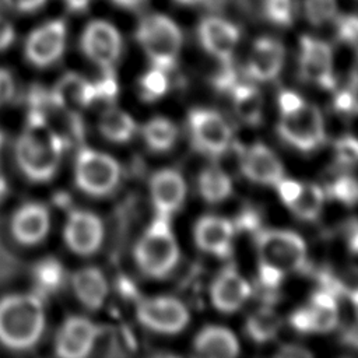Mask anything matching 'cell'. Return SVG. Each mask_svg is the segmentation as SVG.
<instances>
[{
  "label": "cell",
  "mask_w": 358,
  "mask_h": 358,
  "mask_svg": "<svg viewBox=\"0 0 358 358\" xmlns=\"http://www.w3.org/2000/svg\"><path fill=\"white\" fill-rule=\"evenodd\" d=\"M275 186H277V190H278V194H280L281 200L288 206L298 196L302 183L296 182V180H292V179H284L282 178Z\"/></svg>",
  "instance_id": "obj_43"
},
{
  "label": "cell",
  "mask_w": 358,
  "mask_h": 358,
  "mask_svg": "<svg viewBox=\"0 0 358 358\" xmlns=\"http://www.w3.org/2000/svg\"><path fill=\"white\" fill-rule=\"evenodd\" d=\"M285 59V50L280 41L262 36L255 41L249 60L248 74L259 81H268L278 76Z\"/></svg>",
  "instance_id": "obj_18"
},
{
  "label": "cell",
  "mask_w": 358,
  "mask_h": 358,
  "mask_svg": "<svg viewBox=\"0 0 358 358\" xmlns=\"http://www.w3.org/2000/svg\"><path fill=\"white\" fill-rule=\"evenodd\" d=\"M351 80H352V85H354V88H357V90H358V53H357V57H355V62H354V66H352Z\"/></svg>",
  "instance_id": "obj_52"
},
{
  "label": "cell",
  "mask_w": 358,
  "mask_h": 358,
  "mask_svg": "<svg viewBox=\"0 0 358 358\" xmlns=\"http://www.w3.org/2000/svg\"><path fill=\"white\" fill-rule=\"evenodd\" d=\"M3 144H4V133L0 130V150L3 148Z\"/></svg>",
  "instance_id": "obj_55"
},
{
  "label": "cell",
  "mask_w": 358,
  "mask_h": 358,
  "mask_svg": "<svg viewBox=\"0 0 358 358\" xmlns=\"http://www.w3.org/2000/svg\"><path fill=\"white\" fill-rule=\"evenodd\" d=\"M330 193L336 200L352 206L358 203V180L351 176H341L331 185Z\"/></svg>",
  "instance_id": "obj_37"
},
{
  "label": "cell",
  "mask_w": 358,
  "mask_h": 358,
  "mask_svg": "<svg viewBox=\"0 0 358 358\" xmlns=\"http://www.w3.org/2000/svg\"><path fill=\"white\" fill-rule=\"evenodd\" d=\"M136 39L148 56L152 67L172 69L182 48V31L164 14H148L136 28Z\"/></svg>",
  "instance_id": "obj_3"
},
{
  "label": "cell",
  "mask_w": 358,
  "mask_h": 358,
  "mask_svg": "<svg viewBox=\"0 0 358 358\" xmlns=\"http://www.w3.org/2000/svg\"><path fill=\"white\" fill-rule=\"evenodd\" d=\"M197 35L201 46L221 63H229L239 42V28L221 17L210 15L200 21Z\"/></svg>",
  "instance_id": "obj_16"
},
{
  "label": "cell",
  "mask_w": 358,
  "mask_h": 358,
  "mask_svg": "<svg viewBox=\"0 0 358 358\" xmlns=\"http://www.w3.org/2000/svg\"><path fill=\"white\" fill-rule=\"evenodd\" d=\"M337 0H305L303 13L310 25L322 27L337 15Z\"/></svg>",
  "instance_id": "obj_33"
},
{
  "label": "cell",
  "mask_w": 358,
  "mask_h": 358,
  "mask_svg": "<svg viewBox=\"0 0 358 358\" xmlns=\"http://www.w3.org/2000/svg\"><path fill=\"white\" fill-rule=\"evenodd\" d=\"M201 196L210 203H218L231 194L232 185L229 176L220 168H206L199 176Z\"/></svg>",
  "instance_id": "obj_29"
},
{
  "label": "cell",
  "mask_w": 358,
  "mask_h": 358,
  "mask_svg": "<svg viewBox=\"0 0 358 358\" xmlns=\"http://www.w3.org/2000/svg\"><path fill=\"white\" fill-rule=\"evenodd\" d=\"M280 329V317L275 312L263 306L253 312L246 320V333L248 336L257 343H264L271 340Z\"/></svg>",
  "instance_id": "obj_31"
},
{
  "label": "cell",
  "mask_w": 358,
  "mask_h": 358,
  "mask_svg": "<svg viewBox=\"0 0 358 358\" xmlns=\"http://www.w3.org/2000/svg\"><path fill=\"white\" fill-rule=\"evenodd\" d=\"M98 336L99 329L92 320L69 316L56 334L55 352L62 358H84L92 351Z\"/></svg>",
  "instance_id": "obj_14"
},
{
  "label": "cell",
  "mask_w": 358,
  "mask_h": 358,
  "mask_svg": "<svg viewBox=\"0 0 358 358\" xmlns=\"http://www.w3.org/2000/svg\"><path fill=\"white\" fill-rule=\"evenodd\" d=\"M92 1L94 0H62L66 10L73 14H81L87 11L91 7Z\"/></svg>",
  "instance_id": "obj_47"
},
{
  "label": "cell",
  "mask_w": 358,
  "mask_h": 358,
  "mask_svg": "<svg viewBox=\"0 0 358 358\" xmlns=\"http://www.w3.org/2000/svg\"><path fill=\"white\" fill-rule=\"evenodd\" d=\"M122 35L109 21L91 20L81 31L80 48L83 55L103 70H113L122 53Z\"/></svg>",
  "instance_id": "obj_8"
},
{
  "label": "cell",
  "mask_w": 358,
  "mask_h": 358,
  "mask_svg": "<svg viewBox=\"0 0 358 358\" xmlns=\"http://www.w3.org/2000/svg\"><path fill=\"white\" fill-rule=\"evenodd\" d=\"M189 126L194 145L204 152L220 155L231 143L228 123L214 110L193 109L189 113Z\"/></svg>",
  "instance_id": "obj_12"
},
{
  "label": "cell",
  "mask_w": 358,
  "mask_h": 358,
  "mask_svg": "<svg viewBox=\"0 0 358 358\" xmlns=\"http://www.w3.org/2000/svg\"><path fill=\"white\" fill-rule=\"evenodd\" d=\"M10 10L20 14H32L42 8L48 0H1Z\"/></svg>",
  "instance_id": "obj_41"
},
{
  "label": "cell",
  "mask_w": 358,
  "mask_h": 358,
  "mask_svg": "<svg viewBox=\"0 0 358 358\" xmlns=\"http://www.w3.org/2000/svg\"><path fill=\"white\" fill-rule=\"evenodd\" d=\"M175 3H179L182 6H197L200 3H203L204 0H173Z\"/></svg>",
  "instance_id": "obj_53"
},
{
  "label": "cell",
  "mask_w": 358,
  "mask_h": 358,
  "mask_svg": "<svg viewBox=\"0 0 358 358\" xmlns=\"http://www.w3.org/2000/svg\"><path fill=\"white\" fill-rule=\"evenodd\" d=\"M334 108L343 113H357L358 112V98L354 91L344 90L340 91L334 98Z\"/></svg>",
  "instance_id": "obj_40"
},
{
  "label": "cell",
  "mask_w": 358,
  "mask_h": 358,
  "mask_svg": "<svg viewBox=\"0 0 358 358\" xmlns=\"http://www.w3.org/2000/svg\"><path fill=\"white\" fill-rule=\"evenodd\" d=\"M15 92V83L8 70L0 67V106L8 103Z\"/></svg>",
  "instance_id": "obj_42"
},
{
  "label": "cell",
  "mask_w": 358,
  "mask_h": 358,
  "mask_svg": "<svg viewBox=\"0 0 358 358\" xmlns=\"http://www.w3.org/2000/svg\"><path fill=\"white\" fill-rule=\"evenodd\" d=\"M291 324L294 329H296L301 333H310V319H309V312L308 308H301L295 310L291 316Z\"/></svg>",
  "instance_id": "obj_46"
},
{
  "label": "cell",
  "mask_w": 358,
  "mask_h": 358,
  "mask_svg": "<svg viewBox=\"0 0 358 358\" xmlns=\"http://www.w3.org/2000/svg\"><path fill=\"white\" fill-rule=\"evenodd\" d=\"M166 88L168 80L165 71L161 69L152 67L140 78V91L143 99L145 101H152L162 96L166 92Z\"/></svg>",
  "instance_id": "obj_35"
},
{
  "label": "cell",
  "mask_w": 358,
  "mask_h": 358,
  "mask_svg": "<svg viewBox=\"0 0 358 358\" xmlns=\"http://www.w3.org/2000/svg\"><path fill=\"white\" fill-rule=\"evenodd\" d=\"M115 6L124 8V10H134L138 8L145 0H110Z\"/></svg>",
  "instance_id": "obj_49"
},
{
  "label": "cell",
  "mask_w": 358,
  "mask_h": 358,
  "mask_svg": "<svg viewBox=\"0 0 358 358\" xmlns=\"http://www.w3.org/2000/svg\"><path fill=\"white\" fill-rule=\"evenodd\" d=\"M179 250L166 217L157 215L134 248L140 270L152 278L165 277L176 264Z\"/></svg>",
  "instance_id": "obj_4"
},
{
  "label": "cell",
  "mask_w": 358,
  "mask_h": 358,
  "mask_svg": "<svg viewBox=\"0 0 358 358\" xmlns=\"http://www.w3.org/2000/svg\"><path fill=\"white\" fill-rule=\"evenodd\" d=\"M7 192H8V183H7V179H6L4 172H3L1 168H0V201L6 197Z\"/></svg>",
  "instance_id": "obj_51"
},
{
  "label": "cell",
  "mask_w": 358,
  "mask_h": 358,
  "mask_svg": "<svg viewBox=\"0 0 358 358\" xmlns=\"http://www.w3.org/2000/svg\"><path fill=\"white\" fill-rule=\"evenodd\" d=\"M282 277H284V273H281L280 270L260 263V266H259V280H260V282L263 284L264 288H267V289L278 288V285L281 284Z\"/></svg>",
  "instance_id": "obj_39"
},
{
  "label": "cell",
  "mask_w": 358,
  "mask_h": 358,
  "mask_svg": "<svg viewBox=\"0 0 358 358\" xmlns=\"http://www.w3.org/2000/svg\"><path fill=\"white\" fill-rule=\"evenodd\" d=\"M32 291L42 299L59 292L66 281L63 264L56 257H45L39 260L31 273Z\"/></svg>",
  "instance_id": "obj_25"
},
{
  "label": "cell",
  "mask_w": 358,
  "mask_h": 358,
  "mask_svg": "<svg viewBox=\"0 0 358 358\" xmlns=\"http://www.w3.org/2000/svg\"><path fill=\"white\" fill-rule=\"evenodd\" d=\"M137 317L145 327L168 334L183 330L189 322L187 309L172 296L143 299L137 305Z\"/></svg>",
  "instance_id": "obj_11"
},
{
  "label": "cell",
  "mask_w": 358,
  "mask_h": 358,
  "mask_svg": "<svg viewBox=\"0 0 358 358\" xmlns=\"http://www.w3.org/2000/svg\"><path fill=\"white\" fill-rule=\"evenodd\" d=\"M232 98L235 112L245 123L257 124L260 122L263 99L256 87L236 84L232 88Z\"/></svg>",
  "instance_id": "obj_28"
},
{
  "label": "cell",
  "mask_w": 358,
  "mask_h": 358,
  "mask_svg": "<svg viewBox=\"0 0 358 358\" xmlns=\"http://www.w3.org/2000/svg\"><path fill=\"white\" fill-rule=\"evenodd\" d=\"M105 228L102 220L92 211L71 210L63 227L66 246L78 256H90L98 252L103 242Z\"/></svg>",
  "instance_id": "obj_10"
},
{
  "label": "cell",
  "mask_w": 358,
  "mask_h": 358,
  "mask_svg": "<svg viewBox=\"0 0 358 358\" xmlns=\"http://www.w3.org/2000/svg\"><path fill=\"white\" fill-rule=\"evenodd\" d=\"M45 324L43 299L34 291L0 298V344L6 348H34L43 334Z\"/></svg>",
  "instance_id": "obj_2"
},
{
  "label": "cell",
  "mask_w": 358,
  "mask_h": 358,
  "mask_svg": "<svg viewBox=\"0 0 358 358\" xmlns=\"http://www.w3.org/2000/svg\"><path fill=\"white\" fill-rule=\"evenodd\" d=\"M150 193L157 215L168 218L185 199V180L173 169L158 171L150 180Z\"/></svg>",
  "instance_id": "obj_19"
},
{
  "label": "cell",
  "mask_w": 358,
  "mask_h": 358,
  "mask_svg": "<svg viewBox=\"0 0 358 358\" xmlns=\"http://www.w3.org/2000/svg\"><path fill=\"white\" fill-rule=\"evenodd\" d=\"M120 180V165L109 154L81 147L74 162V182L88 196L103 197L115 190Z\"/></svg>",
  "instance_id": "obj_5"
},
{
  "label": "cell",
  "mask_w": 358,
  "mask_h": 358,
  "mask_svg": "<svg viewBox=\"0 0 358 358\" xmlns=\"http://www.w3.org/2000/svg\"><path fill=\"white\" fill-rule=\"evenodd\" d=\"M70 285L77 301L90 310L99 309L109 292L105 274L98 267L92 266L83 267L73 273Z\"/></svg>",
  "instance_id": "obj_23"
},
{
  "label": "cell",
  "mask_w": 358,
  "mask_h": 358,
  "mask_svg": "<svg viewBox=\"0 0 358 358\" xmlns=\"http://www.w3.org/2000/svg\"><path fill=\"white\" fill-rule=\"evenodd\" d=\"M266 18L280 27H289L294 21V0H263Z\"/></svg>",
  "instance_id": "obj_34"
},
{
  "label": "cell",
  "mask_w": 358,
  "mask_h": 358,
  "mask_svg": "<svg viewBox=\"0 0 358 358\" xmlns=\"http://www.w3.org/2000/svg\"><path fill=\"white\" fill-rule=\"evenodd\" d=\"M348 245H350V249H351L352 252L358 253V227L354 228V231L350 234Z\"/></svg>",
  "instance_id": "obj_50"
},
{
  "label": "cell",
  "mask_w": 358,
  "mask_h": 358,
  "mask_svg": "<svg viewBox=\"0 0 358 358\" xmlns=\"http://www.w3.org/2000/svg\"><path fill=\"white\" fill-rule=\"evenodd\" d=\"M143 137L151 150L166 151L175 144L178 129L169 119L154 117L143 127Z\"/></svg>",
  "instance_id": "obj_30"
},
{
  "label": "cell",
  "mask_w": 358,
  "mask_h": 358,
  "mask_svg": "<svg viewBox=\"0 0 358 358\" xmlns=\"http://www.w3.org/2000/svg\"><path fill=\"white\" fill-rule=\"evenodd\" d=\"M67 45V24L62 18H52L34 28L24 42L25 60L36 69H46L57 63Z\"/></svg>",
  "instance_id": "obj_7"
},
{
  "label": "cell",
  "mask_w": 358,
  "mask_h": 358,
  "mask_svg": "<svg viewBox=\"0 0 358 358\" xmlns=\"http://www.w3.org/2000/svg\"><path fill=\"white\" fill-rule=\"evenodd\" d=\"M98 130L108 141L126 143L134 136L136 122L124 110L108 108L98 119Z\"/></svg>",
  "instance_id": "obj_26"
},
{
  "label": "cell",
  "mask_w": 358,
  "mask_h": 358,
  "mask_svg": "<svg viewBox=\"0 0 358 358\" xmlns=\"http://www.w3.org/2000/svg\"><path fill=\"white\" fill-rule=\"evenodd\" d=\"M50 98L59 109L78 115L96 101L95 84L78 73L69 71L56 83Z\"/></svg>",
  "instance_id": "obj_17"
},
{
  "label": "cell",
  "mask_w": 358,
  "mask_h": 358,
  "mask_svg": "<svg viewBox=\"0 0 358 358\" xmlns=\"http://www.w3.org/2000/svg\"><path fill=\"white\" fill-rule=\"evenodd\" d=\"M50 224V211L43 203L27 201L13 213L10 232L17 243L35 246L46 239Z\"/></svg>",
  "instance_id": "obj_15"
},
{
  "label": "cell",
  "mask_w": 358,
  "mask_h": 358,
  "mask_svg": "<svg viewBox=\"0 0 358 358\" xmlns=\"http://www.w3.org/2000/svg\"><path fill=\"white\" fill-rule=\"evenodd\" d=\"M323 206V190L310 183H302L295 200L288 204L295 215L302 220H315Z\"/></svg>",
  "instance_id": "obj_32"
},
{
  "label": "cell",
  "mask_w": 358,
  "mask_h": 358,
  "mask_svg": "<svg viewBox=\"0 0 358 358\" xmlns=\"http://www.w3.org/2000/svg\"><path fill=\"white\" fill-rule=\"evenodd\" d=\"M334 27L337 38L348 45H358V14L336 15Z\"/></svg>",
  "instance_id": "obj_36"
},
{
  "label": "cell",
  "mask_w": 358,
  "mask_h": 358,
  "mask_svg": "<svg viewBox=\"0 0 358 358\" xmlns=\"http://www.w3.org/2000/svg\"><path fill=\"white\" fill-rule=\"evenodd\" d=\"M242 172L252 182L262 185H277L284 178L281 162L263 144H253L243 152Z\"/></svg>",
  "instance_id": "obj_21"
},
{
  "label": "cell",
  "mask_w": 358,
  "mask_h": 358,
  "mask_svg": "<svg viewBox=\"0 0 358 358\" xmlns=\"http://www.w3.org/2000/svg\"><path fill=\"white\" fill-rule=\"evenodd\" d=\"M305 101L292 91H282L278 96V106L281 113H288L298 109Z\"/></svg>",
  "instance_id": "obj_45"
},
{
  "label": "cell",
  "mask_w": 358,
  "mask_h": 358,
  "mask_svg": "<svg viewBox=\"0 0 358 358\" xmlns=\"http://www.w3.org/2000/svg\"><path fill=\"white\" fill-rule=\"evenodd\" d=\"M351 302H352V305H354V308H355V310L358 313V289L351 292Z\"/></svg>",
  "instance_id": "obj_54"
},
{
  "label": "cell",
  "mask_w": 358,
  "mask_h": 358,
  "mask_svg": "<svg viewBox=\"0 0 358 358\" xmlns=\"http://www.w3.org/2000/svg\"><path fill=\"white\" fill-rule=\"evenodd\" d=\"M308 308L312 331H330L337 324V303L333 294L320 289L312 295Z\"/></svg>",
  "instance_id": "obj_27"
},
{
  "label": "cell",
  "mask_w": 358,
  "mask_h": 358,
  "mask_svg": "<svg viewBox=\"0 0 358 358\" xmlns=\"http://www.w3.org/2000/svg\"><path fill=\"white\" fill-rule=\"evenodd\" d=\"M66 141L43 113L29 109L27 124L14 145V158L21 173L31 182L52 180L62 164Z\"/></svg>",
  "instance_id": "obj_1"
},
{
  "label": "cell",
  "mask_w": 358,
  "mask_h": 358,
  "mask_svg": "<svg viewBox=\"0 0 358 358\" xmlns=\"http://www.w3.org/2000/svg\"><path fill=\"white\" fill-rule=\"evenodd\" d=\"M337 159L344 165L358 162V140L354 137H343L336 143Z\"/></svg>",
  "instance_id": "obj_38"
},
{
  "label": "cell",
  "mask_w": 358,
  "mask_h": 358,
  "mask_svg": "<svg viewBox=\"0 0 358 358\" xmlns=\"http://www.w3.org/2000/svg\"><path fill=\"white\" fill-rule=\"evenodd\" d=\"M277 355H280V357H309L310 352L298 345H285Z\"/></svg>",
  "instance_id": "obj_48"
},
{
  "label": "cell",
  "mask_w": 358,
  "mask_h": 358,
  "mask_svg": "<svg viewBox=\"0 0 358 358\" xmlns=\"http://www.w3.org/2000/svg\"><path fill=\"white\" fill-rule=\"evenodd\" d=\"M260 263L281 273L301 270L306 263V246L301 236L291 231L266 229L256 232Z\"/></svg>",
  "instance_id": "obj_6"
},
{
  "label": "cell",
  "mask_w": 358,
  "mask_h": 358,
  "mask_svg": "<svg viewBox=\"0 0 358 358\" xmlns=\"http://www.w3.org/2000/svg\"><path fill=\"white\" fill-rule=\"evenodd\" d=\"M194 348L201 355L220 358L235 357L239 352L236 337L228 329L218 326L204 327L194 338Z\"/></svg>",
  "instance_id": "obj_24"
},
{
  "label": "cell",
  "mask_w": 358,
  "mask_h": 358,
  "mask_svg": "<svg viewBox=\"0 0 358 358\" xmlns=\"http://www.w3.org/2000/svg\"><path fill=\"white\" fill-rule=\"evenodd\" d=\"M280 136L301 151H312L324 140V124L320 110L303 102L298 109L281 113Z\"/></svg>",
  "instance_id": "obj_9"
},
{
  "label": "cell",
  "mask_w": 358,
  "mask_h": 358,
  "mask_svg": "<svg viewBox=\"0 0 358 358\" xmlns=\"http://www.w3.org/2000/svg\"><path fill=\"white\" fill-rule=\"evenodd\" d=\"M299 70L303 78L331 90L336 85L333 74V52L327 42L303 35L299 39Z\"/></svg>",
  "instance_id": "obj_13"
},
{
  "label": "cell",
  "mask_w": 358,
  "mask_h": 358,
  "mask_svg": "<svg viewBox=\"0 0 358 358\" xmlns=\"http://www.w3.org/2000/svg\"><path fill=\"white\" fill-rule=\"evenodd\" d=\"M15 41L14 25L0 14V52L7 50Z\"/></svg>",
  "instance_id": "obj_44"
},
{
  "label": "cell",
  "mask_w": 358,
  "mask_h": 358,
  "mask_svg": "<svg viewBox=\"0 0 358 358\" xmlns=\"http://www.w3.org/2000/svg\"><path fill=\"white\" fill-rule=\"evenodd\" d=\"M250 291L245 278L234 267H227L214 280L210 296L217 309L228 313L239 309L249 298Z\"/></svg>",
  "instance_id": "obj_20"
},
{
  "label": "cell",
  "mask_w": 358,
  "mask_h": 358,
  "mask_svg": "<svg viewBox=\"0 0 358 358\" xmlns=\"http://www.w3.org/2000/svg\"><path fill=\"white\" fill-rule=\"evenodd\" d=\"M232 236V224L228 220L215 215L200 218L194 228L196 245L220 257H225L231 253Z\"/></svg>",
  "instance_id": "obj_22"
}]
</instances>
